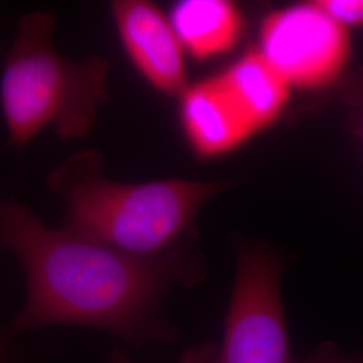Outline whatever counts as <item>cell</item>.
<instances>
[{
    "mask_svg": "<svg viewBox=\"0 0 363 363\" xmlns=\"http://www.w3.org/2000/svg\"><path fill=\"white\" fill-rule=\"evenodd\" d=\"M0 245L26 274V304L10 333L55 325L106 330L130 345L167 342L175 328L164 298L177 284L195 286L205 264L189 237L155 257H138L66 229L46 226L26 205L0 203Z\"/></svg>",
    "mask_w": 363,
    "mask_h": 363,
    "instance_id": "obj_1",
    "label": "cell"
},
{
    "mask_svg": "<svg viewBox=\"0 0 363 363\" xmlns=\"http://www.w3.org/2000/svg\"><path fill=\"white\" fill-rule=\"evenodd\" d=\"M104 157L84 150L52 169L49 189L66 206L64 229L138 257H155L193 233L199 210L229 181L186 179L128 184L108 179Z\"/></svg>",
    "mask_w": 363,
    "mask_h": 363,
    "instance_id": "obj_2",
    "label": "cell"
},
{
    "mask_svg": "<svg viewBox=\"0 0 363 363\" xmlns=\"http://www.w3.org/2000/svg\"><path fill=\"white\" fill-rule=\"evenodd\" d=\"M55 19L39 10L22 15L0 77V106L9 145L25 148L52 127L62 140L91 132L109 97V62L70 61L52 43Z\"/></svg>",
    "mask_w": 363,
    "mask_h": 363,
    "instance_id": "obj_3",
    "label": "cell"
},
{
    "mask_svg": "<svg viewBox=\"0 0 363 363\" xmlns=\"http://www.w3.org/2000/svg\"><path fill=\"white\" fill-rule=\"evenodd\" d=\"M284 262L264 244H237V273L218 363H294L281 296Z\"/></svg>",
    "mask_w": 363,
    "mask_h": 363,
    "instance_id": "obj_4",
    "label": "cell"
},
{
    "mask_svg": "<svg viewBox=\"0 0 363 363\" xmlns=\"http://www.w3.org/2000/svg\"><path fill=\"white\" fill-rule=\"evenodd\" d=\"M257 50L291 89H322L347 66L350 28L331 19L315 1L294 4L267 15Z\"/></svg>",
    "mask_w": 363,
    "mask_h": 363,
    "instance_id": "obj_5",
    "label": "cell"
},
{
    "mask_svg": "<svg viewBox=\"0 0 363 363\" xmlns=\"http://www.w3.org/2000/svg\"><path fill=\"white\" fill-rule=\"evenodd\" d=\"M111 11L132 64L154 88L182 96L189 88L184 49L169 18L145 0H115Z\"/></svg>",
    "mask_w": 363,
    "mask_h": 363,
    "instance_id": "obj_6",
    "label": "cell"
},
{
    "mask_svg": "<svg viewBox=\"0 0 363 363\" xmlns=\"http://www.w3.org/2000/svg\"><path fill=\"white\" fill-rule=\"evenodd\" d=\"M181 97L183 125L198 155L228 154L255 135L217 76L189 86Z\"/></svg>",
    "mask_w": 363,
    "mask_h": 363,
    "instance_id": "obj_7",
    "label": "cell"
},
{
    "mask_svg": "<svg viewBox=\"0 0 363 363\" xmlns=\"http://www.w3.org/2000/svg\"><path fill=\"white\" fill-rule=\"evenodd\" d=\"M217 77L255 133L271 125L289 101L291 86L257 49Z\"/></svg>",
    "mask_w": 363,
    "mask_h": 363,
    "instance_id": "obj_8",
    "label": "cell"
},
{
    "mask_svg": "<svg viewBox=\"0 0 363 363\" xmlns=\"http://www.w3.org/2000/svg\"><path fill=\"white\" fill-rule=\"evenodd\" d=\"M169 23L183 49L198 60L230 52L244 31L242 13L228 0L179 1L171 11Z\"/></svg>",
    "mask_w": 363,
    "mask_h": 363,
    "instance_id": "obj_9",
    "label": "cell"
},
{
    "mask_svg": "<svg viewBox=\"0 0 363 363\" xmlns=\"http://www.w3.org/2000/svg\"><path fill=\"white\" fill-rule=\"evenodd\" d=\"M315 3L342 26L350 28L362 25L363 3L361 0H316Z\"/></svg>",
    "mask_w": 363,
    "mask_h": 363,
    "instance_id": "obj_10",
    "label": "cell"
},
{
    "mask_svg": "<svg viewBox=\"0 0 363 363\" xmlns=\"http://www.w3.org/2000/svg\"><path fill=\"white\" fill-rule=\"evenodd\" d=\"M108 363H133L128 355L121 350H115ZM178 363H218V347L213 343H202L189 347L182 354Z\"/></svg>",
    "mask_w": 363,
    "mask_h": 363,
    "instance_id": "obj_11",
    "label": "cell"
},
{
    "mask_svg": "<svg viewBox=\"0 0 363 363\" xmlns=\"http://www.w3.org/2000/svg\"><path fill=\"white\" fill-rule=\"evenodd\" d=\"M294 363H362L355 355H349L339 350L333 343H325L318 350L312 352L304 361H294Z\"/></svg>",
    "mask_w": 363,
    "mask_h": 363,
    "instance_id": "obj_12",
    "label": "cell"
},
{
    "mask_svg": "<svg viewBox=\"0 0 363 363\" xmlns=\"http://www.w3.org/2000/svg\"><path fill=\"white\" fill-rule=\"evenodd\" d=\"M6 340L7 339L0 334V363L13 362V352H10V347Z\"/></svg>",
    "mask_w": 363,
    "mask_h": 363,
    "instance_id": "obj_13",
    "label": "cell"
}]
</instances>
